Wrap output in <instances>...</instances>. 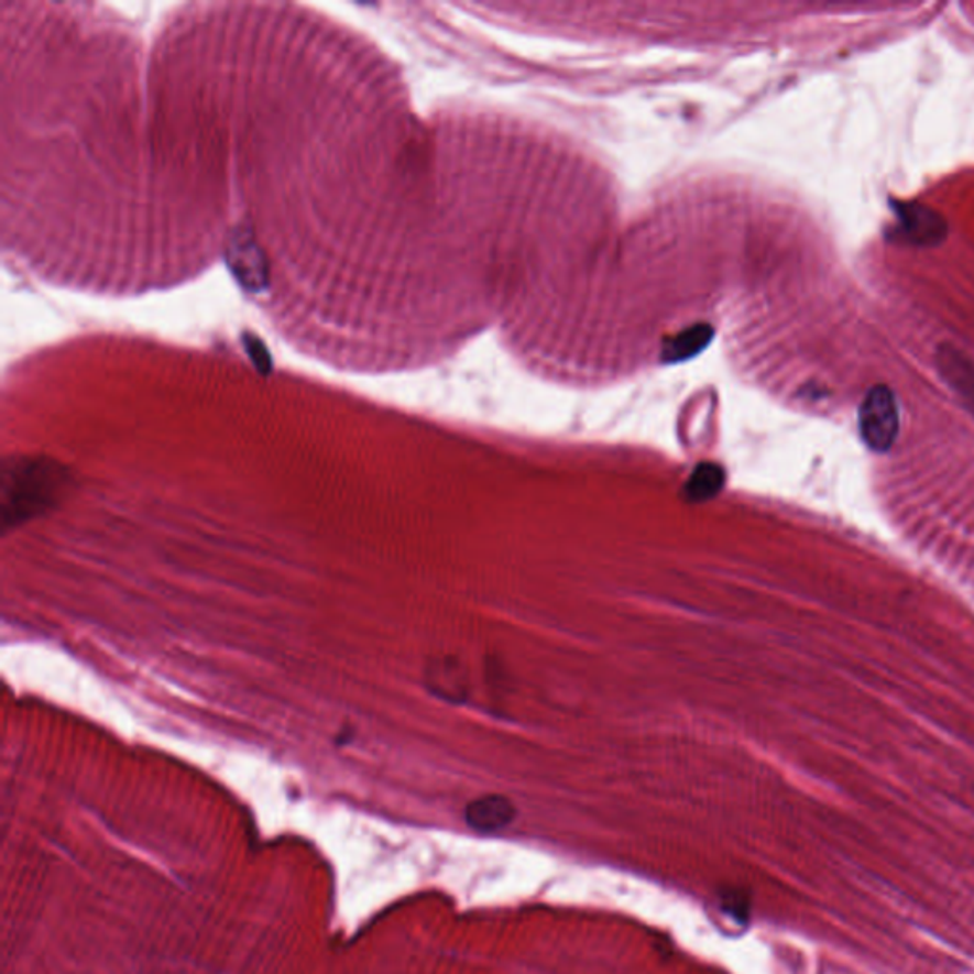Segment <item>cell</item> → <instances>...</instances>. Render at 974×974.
<instances>
[{
    "mask_svg": "<svg viewBox=\"0 0 974 974\" xmlns=\"http://www.w3.org/2000/svg\"><path fill=\"white\" fill-rule=\"evenodd\" d=\"M0 480L2 526L10 529L57 506L70 477L62 464L44 457H14L2 464Z\"/></svg>",
    "mask_w": 974,
    "mask_h": 974,
    "instance_id": "cell-1",
    "label": "cell"
},
{
    "mask_svg": "<svg viewBox=\"0 0 974 974\" xmlns=\"http://www.w3.org/2000/svg\"><path fill=\"white\" fill-rule=\"evenodd\" d=\"M722 908L727 916H733L736 921H744L748 918V900L743 897L738 890H725L722 895Z\"/></svg>",
    "mask_w": 974,
    "mask_h": 974,
    "instance_id": "cell-5",
    "label": "cell"
},
{
    "mask_svg": "<svg viewBox=\"0 0 974 974\" xmlns=\"http://www.w3.org/2000/svg\"><path fill=\"white\" fill-rule=\"evenodd\" d=\"M725 484V472L715 463H701L687 478L683 497L689 503H704L715 497Z\"/></svg>",
    "mask_w": 974,
    "mask_h": 974,
    "instance_id": "cell-4",
    "label": "cell"
},
{
    "mask_svg": "<svg viewBox=\"0 0 974 974\" xmlns=\"http://www.w3.org/2000/svg\"><path fill=\"white\" fill-rule=\"evenodd\" d=\"M227 258H229V266H231L234 278L245 289L260 292L261 288H265V255L261 252L260 245L253 242L250 232L237 231L232 234Z\"/></svg>",
    "mask_w": 974,
    "mask_h": 974,
    "instance_id": "cell-2",
    "label": "cell"
},
{
    "mask_svg": "<svg viewBox=\"0 0 974 974\" xmlns=\"http://www.w3.org/2000/svg\"><path fill=\"white\" fill-rule=\"evenodd\" d=\"M518 809L511 798L503 794H485L482 798L472 799L464 809V820L474 832L495 834L511 827L516 820Z\"/></svg>",
    "mask_w": 974,
    "mask_h": 974,
    "instance_id": "cell-3",
    "label": "cell"
},
{
    "mask_svg": "<svg viewBox=\"0 0 974 974\" xmlns=\"http://www.w3.org/2000/svg\"><path fill=\"white\" fill-rule=\"evenodd\" d=\"M244 343L245 349L250 352V357L253 358V362L260 368L261 372H269L271 370V357L266 352L265 344L261 343L260 339L250 336V333L244 337Z\"/></svg>",
    "mask_w": 974,
    "mask_h": 974,
    "instance_id": "cell-6",
    "label": "cell"
}]
</instances>
